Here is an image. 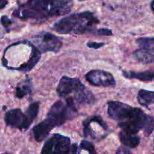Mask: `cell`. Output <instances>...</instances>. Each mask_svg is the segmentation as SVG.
I'll return each instance as SVG.
<instances>
[{"label":"cell","instance_id":"obj_24","mask_svg":"<svg viewBox=\"0 0 154 154\" xmlns=\"http://www.w3.org/2000/svg\"><path fill=\"white\" fill-rule=\"evenodd\" d=\"M79 1H85V0H79Z\"/></svg>","mask_w":154,"mask_h":154},{"label":"cell","instance_id":"obj_16","mask_svg":"<svg viewBox=\"0 0 154 154\" xmlns=\"http://www.w3.org/2000/svg\"><path fill=\"white\" fill-rule=\"evenodd\" d=\"M31 92V87L29 84H23L21 87L16 88V96L18 99H22Z\"/></svg>","mask_w":154,"mask_h":154},{"label":"cell","instance_id":"obj_15","mask_svg":"<svg viewBox=\"0 0 154 154\" xmlns=\"http://www.w3.org/2000/svg\"><path fill=\"white\" fill-rule=\"evenodd\" d=\"M136 43L141 48L154 50V37L140 38L136 40Z\"/></svg>","mask_w":154,"mask_h":154},{"label":"cell","instance_id":"obj_13","mask_svg":"<svg viewBox=\"0 0 154 154\" xmlns=\"http://www.w3.org/2000/svg\"><path fill=\"white\" fill-rule=\"evenodd\" d=\"M119 137L122 144L129 148H135L140 144V138L134 134L127 133L124 131H121Z\"/></svg>","mask_w":154,"mask_h":154},{"label":"cell","instance_id":"obj_12","mask_svg":"<svg viewBox=\"0 0 154 154\" xmlns=\"http://www.w3.org/2000/svg\"><path fill=\"white\" fill-rule=\"evenodd\" d=\"M122 75L125 78L130 79H137L139 81L148 82L154 79V72L152 70L144 71V72H122Z\"/></svg>","mask_w":154,"mask_h":154},{"label":"cell","instance_id":"obj_4","mask_svg":"<svg viewBox=\"0 0 154 154\" xmlns=\"http://www.w3.org/2000/svg\"><path fill=\"white\" fill-rule=\"evenodd\" d=\"M57 93L60 98H71L77 105H92L95 99L93 93L78 78L63 76L59 81Z\"/></svg>","mask_w":154,"mask_h":154},{"label":"cell","instance_id":"obj_21","mask_svg":"<svg viewBox=\"0 0 154 154\" xmlns=\"http://www.w3.org/2000/svg\"><path fill=\"white\" fill-rule=\"evenodd\" d=\"M8 0H0V10L4 8L8 5Z\"/></svg>","mask_w":154,"mask_h":154},{"label":"cell","instance_id":"obj_9","mask_svg":"<svg viewBox=\"0 0 154 154\" xmlns=\"http://www.w3.org/2000/svg\"><path fill=\"white\" fill-rule=\"evenodd\" d=\"M72 145L69 138L54 134L44 144L42 153H72Z\"/></svg>","mask_w":154,"mask_h":154},{"label":"cell","instance_id":"obj_14","mask_svg":"<svg viewBox=\"0 0 154 154\" xmlns=\"http://www.w3.org/2000/svg\"><path fill=\"white\" fill-rule=\"evenodd\" d=\"M138 103L142 106L147 108L154 104V92L146 90H140L137 96Z\"/></svg>","mask_w":154,"mask_h":154},{"label":"cell","instance_id":"obj_10","mask_svg":"<svg viewBox=\"0 0 154 154\" xmlns=\"http://www.w3.org/2000/svg\"><path fill=\"white\" fill-rule=\"evenodd\" d=\"M85 78L91 85L95 87H114L116 86L114 77L104 70H91L85 75Z\"/></svg>","mask_w":154,"mask_h":154},{"label":"cell","instance_id":"obj_6","mask_svg":"<svg viewBox=\"0 0 154 154\" xmlns=\"http://www.w3.org/2000/svg\"><path fill=\"white\" fill-rule=\"evenodd\" d=\"M39 103L33 102L30 104L25 113L21 109L15 108L7 111L5 115V121L7 126L21 131H26L36 118L39 113Z\"/></svg>","mask_w":154,"mask_h":154},{"label":"cell","instance_id":"obj_19","mask_svg":"<svg viewBox=\"0 0 154 154\" xmlns=\"http://www.w3.org/2000/svg\"><path fill=\"white\" fill-rule=\"evenodd\" d=\"M104 45H105L104 43H98V42H88L87 43V46L93 49H99L101 47H104Z\"/></svg>","mask_w":154,"mask_h":154},{"label":"cell","instance_id":"obj_22","mask_svg":"<svg viewBox=\"0 0 154 154\" xmlns=\"http://www.w3.org/2000/svg\"><path fill=\"white\" fill-rule=\"evenodd\" d=\"M116 153H129L130 151L128 150H127V149L125 148H123V147H120V148H119V150L116 151Z\"/></svg>","mask_w":154,"mask_h":154},{"label":"cell","instance_id":"obj_8","mask_svg":"<svg viewBox=\"0 0 154 154\" xmlns=\"http://www.w3.org/2000/svg\"><path fill=\"white\" fill-rule=\"evenodd\" d=\"M31 43L41 53H57L62 47V42L58 37L45 32H40L33 36Z\"/></svg>","mask_w":154,"mask_h":154},{"label":"cell","instance_id":"obj_1","mask_svg":"<svg viewBox=\"0 0 154 154\" xmlns=\"http://www.w3.org/2000/svg\"><path fill=\"white\" fill-rule=\"evenodd\" d=\"M107 113L110 118L119 122V127L127 133L136 135L143 130L145 135L148 136L154 129V117L146 114L138 108L111 101L107 103Z\"/></svg>","mask_w":154,"mask_h":154},{"label":"cell","instance_id":"obj_11","mask_svg":"<svg viewBox=\"0 0 154 154\" xmlns=\"http://www.w3.org/2000/svg\"><path fill=\"white\" fill-rule=\"evenodd\" d=\"M133 57L136 60L143 64L154 63V50L141 48L134 51Z\"/></svg>","mask_w":154,"mask_h":154},{"label":"cell","instance_id":"obj_17","mask_svg":"<svg viewBox=\"0 0 154 154\" xmlns=\"http://www.w3.org/2000/svg\"><path fill=\"white\" fill-rule=\"evenodd\" d=\"M80 149L81 150H85L86 151H88L90 153H95L96 151L95 150V146L92 144L91 142H89V141H82L81 144H80Z\"/></svg>","mask_w":154,"mask_h":154},{"label":"cell","instance_id":"obj_23","mask_svg":"<svg viewBox=\"0 0 154 154\" xmlns=\"http://www.w3.org/2000/svg\"><path fill=\"white\" fill-rule=\"evenodd\" d=\"M150 6H151V9H152V12H153V14H154V0H152V1Z\"/></svg>","mask_w":154,"mask_h":154},{"label":"cell","instance_id":"obj_18","mask_svg":"<svg viewBox=\"0 0 154 154\" xmlns=\"http://www.w3.org/2000/svg\"><path fill=\"white\" fill-rule=\"evenodd\" d=\"M97 32L100 35H105V36H110L113 35V32L109 29H100L97 30Z\"/></svg>","mask_w":154,"mask_h":154},{"label":"cell","instance_id":"obj_20","mask_svg":"<svg viewBox=\"0 0 154 154\" xmlns=\"http://www.w3.org/2000/svg\"><path fill=\"white\" fill-rule=\"evenodd\" d=\"M1 23H2V25L5 27V28H8V27L11 24V20L9 19L7 16L4 15V16L2 17Z\"/></svg>","mask_w":154,"mask_h":154},{"label":"cell","instance_id":"obj_7","mask_svg":"<svg viewBox=\"0 0 154 154\" xmlns=\"http://www.w3.org/2000/svg\"><path fill=\"white\" fill-rule=\"evenodd\" d=\"M85 137H90L94 140H102L108 134V126L99 116L90 117L82 123Z\"/></svg>","mask_w":154,"mask_h":154},{"label":"cell","instance_id":"obj_3","mask_svg":"<svg viewBox=\"0 0 154 154\" xmlns=\"http://www.w3.org/2000/svg\"><path fill=\"white\" fill-rule=\"evenodd\" d=\"M99 20L90 11L69 15L55 23L53 29L60 34H85L92 32Z\"/></svg>","mask_w":154,"mask_h":154},{"label":"cell","instance_id":"obj_2","mask_svg":"<svg viewBox=\"0 0 154 154\" xmlns=\"http://www.w3.org/2000/svg\"><path fill=\"white\" fill-rule=\"evenodd\" d=\"M72 0H28L14 11L13 15L22 20L43 22L54 17L70 12Z\"/></svg>","mask_w":154,"mask_h":154},{"label":"cell","instance_id":"obj_5","mask_svg":"<svg viewBox=\"0 0 154 154\" xmlns=\"http://www.w3.org/2000/svg\"><path fill=\"white\" fill-rule=\"evenodd\" d=\"M66 102L58 100L54 103L48 111L47 117L43 120L45 124L53 129L60 126L76 117L78 110L76 104L71 98H66Z\"/></svg>","mask_w":154,"mask_h":154}]
</instances>
